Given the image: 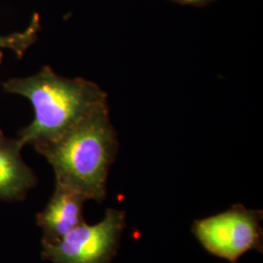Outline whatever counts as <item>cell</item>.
Masks as SVG:
<instances>
[{
	"label": "cell",
	"instance_id": "cell-8",
	"mask_svg": "<svg viewBox=\"0 0 263 263\" xmlns=\"http://www.w3.org/2000/svg\"><path fill=\"white\" fill-rule=\"evenodd\" d=\"M182 4H201V3H206L208 1L211 0H174Z\"/></svg>",
	"mask_w": 263,
	"mask_h": 263
},
{
	"label": "cell",
	"instance_id": "cell-7",
	"mask_svg": "<svg viewBox=\"0 0 263 263\" xmlns=\"http://www.w3.org/2000/svg\"><path fill=\"white\" fill-rule=\"evenodd\" d=\"M39 30L40 18L38 14H34L28 28L25 30L7 35H0V48L9 49L21 58L24 56L28 48L35 42Z\"/></svg>",
	"mask_w": 263,
	"mask_h": 263
},
{
	"label": "cell",
	"instance_id": "cell-5",
	"mask_svg": "<svg viewBox=\"0 0 263 263\" xmlns=\"http://www.w3.org/2000/svg\"><path fill=\"white\" fill-rule=\"evenodd\" d=\"M85 198L69 188L56 183L45 209L37 215L43 231L42 243H55L84 221Z\"/></svg>",
	"mask_w": 263,
	"mask_h": 263
},
{
	"label": "cell",
	"instance_id": "cell-3",
	"mask_svg": "<svg viewBox=\"0 0 263 263\" xmlns=\"http://www.w3.org/2000/svg\"><path fill=\"white\" fill-rule=\"evenodd\" d=\"M261 210L234 205L217 215L196 219L192 232L209 254L237 263L251 251L262 253Z\"/></svg>",
	"mask_w": 263,
	"mask_h": 263
},
{
	"label": "cell",
	"instance_id": "cell-2",
	"mask_svg": "<svg viewBox=\"0 0 263 263\" xmlns=\"http://www.w3.org/2000/svg\"><path fill=\"white\" fill-rule=\"evenodd\" d=\"M35 148L53 167L56 183L86 201H104L108 172L118 151L108 106L91 113L56 141Z\"/></svg>",
	"mask_w": 263,
	"mask_h": 263
},
{
	"label": "cell",
	"instance_id": "cell-9",
	"mask_svg": "<svg viewBox=\"0 0 263 263\" xmlns=\"http://www.w3.org/2000/svg\"><path fill=\"white\" fill-rule=\"evenodd\" d=\"M2 58H3V54H2V52L0 51V64H1V62H2Z\"/></svg>",
	"mask_w": 263,
	"mask_h": 263
},
{
	"label": "cell",
	"instance_id": "cell-6",
	"mask_svg": "<svg viewBox=\"0 0 263 263\" xmlns=\"http://www.w3.org/2000/svg\"><path fill=\"white\" fill-rule=\"evenodd\" d=\"M18 140H9L0 131V200H20L36 183L32 170L21 157Z\"/></svg>",
	"mask_w": 263,
	"mask_h": 263
},
{
	"label": "cell",
	"instance_id": "cell-1",
	"mask_svg": "<svg viewBox=\"0 0 263 263\" xmlns=\"http://www.w3.org/2000/svg\"><path fill=\"white\" fill-rule=\"evenodd\" d=\"M10 94L28 99L34 109L32 122L17 139L22 147L56 141L77 123L107 106V96L98 85L83 78H66L45 66L36 74L2 83Z\"/></svg>",
	"mask_w": 263,
	"mask_h": 263
},
{
	"label": "cell",
	"instance_id": "cell-4",
	"mask_svg": "<svg viewBox=\"0 0 263 263\" xmlns=\"http://www.w3.org/2000/svg\"><path fill=\"white\" fill-rule=\"evenodd\" d=\"M125 226V212L108 209L98 223L83 222L55 243H42V257L53 263H111Z\"/></svg>",
	"mask_w": 263,
	"mask_h": 263
}]
</instances>
